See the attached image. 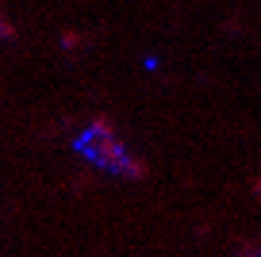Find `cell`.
Here are the masks:
<instances>
[{
    "instance_id": "1",
    "label": "cell",
    "mask_w": 261,
    "mask_h": 257,
    "mask_svg": "<svg viewBox=\"0 0 261 257\" xmlns=\"http://www.w3.org/2000/svg\"><path fill=\"white\" fill-rule=\"evenodd\" d=\"M85 153H89L96 165L112 169V173H123V161L130 158L115 135H85Z\"/></svg>"
},
{
    "instance_id": "2",
    "label": "cell",
    "mask_w": 261,
    "mask_h": 257,
    "mask_svg": "<svg viewBox=\"0 0 261 257\" xmlns=\"http://www.w3.org/2000/svg\"><path fill=\"white\" fill-rule=\"evenodd\" d=\"M123 177H135V181H142V177H146V165H142L139 158H127V161H123Z\"/></svg>"
},
{
    "instance_id": "3",
    "label": "cell",
    "mask_w": 261,
    "mask_h": 257,
    "mask_svg": "<svg viewBox=\"0 0 261 257\" xmlns=\"http://www.w3.org/2000/svg\"><path fill=\"white\" fill-rule=\"evenodd\" d=\"M89 135H112V119H104V115H96V119L89 123Z\"/></svg>"
},
{
    "instance_id": "4",
    "label": "cell",
    "mask_w": 261,
    "mask_h": 257,
    "mask_svg": "<svg viewBox=\"0 0 261 257\" xmlns=\"http://www.w3.org/2000/svg\"><path fill=\"white\" fill-rule=\"evenodd\" d=\"M81 42H85V35H77V31H65L62 35V46L65 50H81Z\"/></svg>"
},
{
    "instance_id": "5",
    "label": "cell",
    "mask_w": 261,
    "mask_h": 257,
    "mask_svg": "<svg viewBox=\"0 0 261 257\" xmlns=\"http://www.w3.org/2000/svg\"><path fill=\"white\" fill-rule=\"evenodd\" d=\"M253 192H257V196H261V177H257V181H253Z\"/></svg>"
}]
</instances>
